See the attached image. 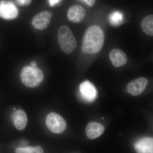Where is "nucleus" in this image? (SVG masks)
<instances>
[{
    "instance_id": "nucleus-1",
    "label": "nucleus",
    "mask_w": 153,
    "mask_h": 153,
    "mask_svg": "<svg viewBox=\"0 0 153 153\" xmlns=\"http://www.w3.org/2000/svg\"><path fill=\"white\" fill-rule=\"evenodd\" d=\"M105 37L103 30L99 26L94 25L87 28L82 37V52L94 55L100 52L104 44Z\"/></svg>"
},
{
    "instance_id": "nucleus-2",
    "label": "nucleus",
    "mask_w": 153,
    "mask_h": 153,
    "mask_svg": "<svg viewBox=\"0 0 153 153\" xmlns=\"http://www.w3.org/2000/svg\"><path fill=\"white\" fill-rule=\"evenodd\" d=\"M20 78L22 83L31 88L39 86L44 79L43 71L37 66H25L22 68L20 74Z\"/></svg>"
},
{
    "instance_id": "nucleus-3",
    "label": "nucleus",
    "mask_w": 153,
    "mask_h": 153,
    "mask_svg": "<svg viewBox=\"0 0 153 153\" xmlns=\"http://www.w3.org/2000/svg\"><path fill=\"white\" fill-rule=\"evenodd\" d=\"M57 39L60 49L64 53L70 54L76 48V38L68 26L64 25L60 27L57 32Z\"/></svg>"
},
{
    "instance_id": "nucleus-4",
    "label": "nucleus",
    "mask_w": 153,
    "mask_h": 153,
    "mask_svg": "<svg viewBox=\"0 0 153 153\" xmlns=\"http://www.w3.org/2000/svg\"><path fill=\"white\" fill-rule=\"evenodd\" d=\"M48 128L52 132L60 134L66 130L67 124L65 120L60 115L52 112L47 116L46 120Z\"/></svg>"
},
{
    "instance_id": "nucleus-5",
    "label": "nucleus",
    "mask_w": 153,
    "mask_h": 153,
    "mask_svg": "<svg viewBox=\"0 0 153 153\" xmlns=\"http://www.w3.org/2000/svg\"><path fill=\"white\" fill-rule=\"evenodd\" d=\"M19 15V9L13 1L9 0L0 1V18L12 20L16 19Z\"/></svg>"
},
{
    "instance_id": "nucleus-6",
    "label": "nucleus",
    "mask_w": 153,
    "mask_h": 153,
    "mask_svg": "<svg viewBox=\"0 0 153 153\" xmlns=\"http://www.w3.org/2000/svg\"><path fill=\"white\" fill-rule=\"evenodd\" d=\"M52 16V13L50 11H42L33 17L32 21V26L37 30H45L50 25Z\"/></svg>"
},
{
    "instance_id": "nucleus-7",
    "label": "nucleus",
    "mask_w": 153,
    "mask_h": 153,
    "mask_svg": "<svg viewBox=\"0 0 153 153\" xmlns=\"http://www.w3.org/2000/svg\"><path fill=\"white\" fill-rule=\"evenodd\" d=\"M148 83L145 77H139L131 81L127 87L128 92L134 96L139 95L143 92Z\"/></svg>"
},
{
    "instance_id": "nucleus-8",
    "label": "nucleus",
    "mask_w": 153,
    "mask_h": 153,
    "mask_svg": "<svg viewBox=\"0 0 153 153\" xmlns=\"http://www.w3.org/2000/svg\"><path fill=\"white\" fill-rule=\"evenodd\" d=\"M79 91L82 97L88 102L93 101L97 97L96 88L90 82L85 81L79 85Z\"/></svg>"
},
{
    "instance_id": "nucleus-9",
    "label": "nucleus",
    "mask_w": 153,
    "mask_h": 153,
    "mask_svg": "<svg viewBox=\"0 0 153 153\" xmlns=\"http://www.w3.org/2000/svg\"><path fill=\"white\" fill-rule=\"evenodd\" d=\"M86 15L85 9L79 5L71 6L67 12V18L71 22L79 23L83 20Z\"/></svg>"
},
{
    "instance_id": "nucleus-10",
    "label": "nucleus",
    "mask_w": 153,
    "mask_h": 153,
    "mask_svg": "<svg viewBox=\"0 0 153 153\" xmlns=\"http://www.w3.org/2000/svg\"><path fill=\"white\" fill-rule=\"evenodd\" d=\"M109 59L114 67H121L127 63L128 58L126 53L119 49H112L109 53Z\"/></svg>"
},
{
    "instance_id": "nucleus-11",
    "label": "nucleus",
    "mask_w": 153,
    "mask_h": 153,
    "mask_svg": "<svg viewBox=\"0 0 153 153\" xmlns=\"http://www.w3.org/2000/svg\"><path fill=\"white\" fill-rule=\"evenodd\" d=\"M137 153H153V140L152 137H145L138 140L134 145Z\"/></svg>"
},
{
    "instance_id": "nucleus-12",
    "label": "nucleus",
    "mask_w": 153,
    "mask_h": 153,
    "mask_svg": "<svg viewBox=\"0 0 153 153\" xmlns=\"http://www.w3.org/2000/svg\"><path fill=\"white\" fill-rule=\"evenodd\" d=\"M104 131V127L101 124L97 122L90 123L86 126L85 133L90 139H95L100 136Z\"/></svg>"
},
{
    "instance_id": "nucleus-13",
    "label": "nucleus",
    "mask_w": 153,
    "mask_h": 153,
    "mask_svg": "<svg viewBox=\"0 0 153 153\" xmlns=\"http://www.w3.org/2000/svg\"><path fill=\"white\" fill-rule=\"evenodd\" d=\"M13 120L16 128L19 131L25 129L28 122L26 113L21 109L17 110L14 112Z\"/></svg>"
},
{
    "instance_id": "nucleus-14",
    "label": "nucleus",
    "mask_w": 153,
    "mask_h": 153,
    "mask_svg": "<svg viewBox=\"0 0 153 153\" xmlns=\"http://www.w3.org/2000/svg\"><path fill=\"white\" fill-rule=\"evenodd\" d=\"M143 32L147 35L153 36V16L149 15L143 18L141 23Z\"/></svg>"
},
{
    "instance_id": "nucleus-15",
    "label": "nucleus",
    "mask_w": 153,
    "mask_h": 153,
    "mask_svg": "<svg viewBox=\"0 0 153 153\" xmlns=\"http://www.w3.org/2000/svg\"><path fill=\"white\" fill-rule=\"evenodd\" d=\"M16 153H44L43 149L40 146L18 148L16 150Z\"/></svg>"
},
{
    "instance_id": "nucleus-16",
    "label": "nucleus",
    "mask_w": 153,
    "mask_h": 153,
    "mask_svg": "<svg viewBox=\"0 0 153 153\" xmlns=\"http://www.w3.org/2000/svg\"><path fill=\"white\" fill-rule=\"evenodd\" d=\"M109 18L111 24L113 26H117L123 21V16L120 12H115L111 14Z\"/></svg>"
},
{
    "instance_id": "nucleus-17",
    "label": "nucleus",
    "mask_w": 153,
    "mask_h": 153,
    "mask_svg": "<svg viewBox=\"0 0 153 153\" xmlns=\"http://www.w3.org/2000/svg\"><path fill=\"white\" fill-rule=\"evenodd\" d=\"M14 1L17 5L21 6V7L29 5L32 2V0H14Z\"/></svg>"
},
{
    "instance_id": "nucleus-18",
    "label": "nucleus",
    "mask_w": 153,
    "mask_h": 153,
    "mask_svg": "<svg viewBox=\"0 0 153 153\" xmlns=\"http://www.w3.org/2000/svg\"><path fill=\"white\" fill-rule=\"evenodd\" d=\"M79 1L84 2L88 6L93 7L95 4L96 0H79Z\"/></svg>"
},
{
    "instance_id": "nucleus-19",
    "label": "nucleus",
    "mask_w": 153,
    "mask_h": 153,
    "mask_svg": "<svg viewBox=\"0 0 153 153\" xmlns=\"http://www.w3.org/2000/svg\"><path fill=\"white\" fill-rule=\"evenodd\" d=\"M61 0H48V4L51 7H55L60 2Z\"/></svg>"
},
{
    "instance_id": "nucleus-20",
    "label": "nucleus",
    "mask_w": 153,
    "mask_h": 153,
    "mask_svg": "<svg viewBox=\"0 0 153 153\" xmlns=\"http://www.w3.org/2000/svg\"><path fill=\"white\" fill-rule=\"evenodd\" d=\"M36 65H37V63L36 61H32L30 63V66H33V67H36Z\"/></svg>"
}]
</instances>
